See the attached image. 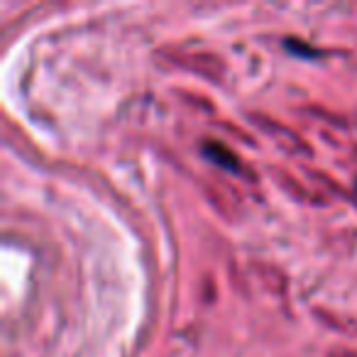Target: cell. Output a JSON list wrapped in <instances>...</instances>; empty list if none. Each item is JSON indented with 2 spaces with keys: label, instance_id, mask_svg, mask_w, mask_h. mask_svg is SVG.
Wrapping results in <instances>:
<instances>
[{
  "label": "cell",
  "instance_id": "obj_1",
  "mask_svg": "<svg viewBox=\"0 0 357 357\" xmlns=\"http://www.w3.org/2000/svg\"><path fill=\"white\" fill-rule=\"evenodd\" d=\"M250 118H252V123L257 125L264 135H269V139L277 142L284 152L294 154V157H311L313 154L311 144H308L294 128H289V125L279 123V120L269 118V115H264V113H250Z\"/></svg>",
  "mask_w": 357,
  "mask_h": 357
},
{
  "label": "cell",
  "instance_id": "obj_2",
  "mask_svg": "<svg viewBox=\"0 0 357 357\" xmlns=\"http://www.w3.org/2000/svg\"><path fill=\"white\" fill-rule=\"evenodd\" d=\"M172 61L176 66H184L189 71H196V74L206 76L211 81H220L225 74V64L220 61V56L215 54H204V52H196V54H189V52H174Z\"/></svg>",
  "mask_w": 357,
  "mask_h": 357
},
{
  "label": "cell",
  "instance_id": "obj_3",
  "mask_svg": "<svg viewBox=\"0 0 357 357\" xmlns=\"http://www.w3.org/2000/svg\"><path fill=\"white\" fill-rule=\"evenodd\" d=\"M204 152L208 154V159H213L218 167L228 169V172H233L235 176H243V178H252V174H250V169L245 167L243 162H240V157L233 152L230 147H225L223 142H218V139H208V142H204Z\"/></svg>",
  "mask_w": 357,
  "mask_h": 357
},
{
  "label": "cell",
  "instance_id": "obj_4",
  "mask_svg": "<svg viewBox=\"0 0 357 357\" xmlns=\"http://www.w3.org/2000/svg\"><path fill=\"white\" fill-rule=\"evenodd\" d=\"M272 174H277V181L282 184V189L287 191V194H291V199H298V201H303V204H321V199H316V194L303 189L296 178L289 172H284L282 167H272Z\"/></svg>",
  "mask_w": 357,
  "mask_h": 357
},
{
  "label": "cell",
  "instance_id": "obj_5",
  "mask_svg": "<svg viewBox=\"0 0 357 357\" xmlns=\"http://www.w3.org/2000/svg\"><path fill=\"white\" fill-rule=\"evenodd\" d=\"M337 357H357V352H352V350H340V352H337Z\"/></svg>",
  "mask_w": 357,
  "mask_h": 357
},
{
  "label": "cell",
  "instance_id": "obj_6",
  "mask_svg": "<svg viewBox=\"0 0 357 357\" xmlns=\"http://www.w3.org/2000/svg\"><path fill=\"white\" fill-rule=\"evenodd\" d=\"M350 328H352V333H355V335H357V323H355V321L350 323Z\"/></svg>",
  "mask_w": 357,
  "mask_h": 357
}]
</instances>
